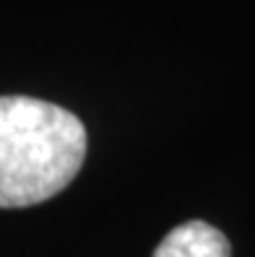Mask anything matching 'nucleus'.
<instances>
[{
    "label": "nucleus",
    "instance_id": "obj_2",
    "mask_svg": "<svg viewBox=\"0 0 255 257\" xmlns=\"http://www.w3.org/2000/svg\"><path fill=\"white\" fill-rule=\"evenodd\" d=\"M154 257H232V244L216 226L206 221H185L159 241Z\"/></svg>",
    "mask_w": 255,
    "mask_h": 257
},
{
    "label": "nucleus",
    "instance_id": "obj_1",
    "mask_svg": "<svg viewBox=\"0 0 255 257\" xmlns=\"http://www.w3.org/2000/svg\"><path fill=\"white\" fill-rule=\"evenodd\" d=\"M83 122L52 101L0 96V208H29L63 192L86 159Z\"/></svg>",
    "mask_w": 255,
    "mask_h": 257
}]
</instances>
